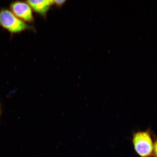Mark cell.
<instances>
[{"mask_svg":"<svg viewBox=\"0 0 157 157\" xmlns=\"http://www.w3.org/2000/svg\"><path fill=\"white\" fill-rule=\"evenodd\" d=\"M10 7L11 12L17 18L28 22L33 21L32 9L28 3L21 1L15 2L11 4Z\"/></svg>","mask_w":157,"mask_h":157,"instance_id":"3","label":"cell"},{"mask_svg":"<svg viewBox=\"0 0 157 157\" xmlns=\"http://www.w3.org/2000/svg\"><path fill=\"white\" fill-rule=\"evenodd\" d=\"M66 1L64 0H56L53 1L54 4H56L57 5L60 6L63 4Z\"/></svg>","mask_w":157,"mask_h":157,"instance_id":"6","label":"cell"},{"mask_svg":"<svg viewBox=\"0 0 157 157\" xmlns=\"http://www.w3.org/2000/svg\"><path fill=\"white\" fill-rule=\"evenodd\" d=\"M153 157H157V138L154 141Z\"/></svg>","mask_w":157,"mask_h":157,"instance_id":"5","label":"cell"},{"mask_svg":"<svg viewBox=\"0 0 157 157\" xmlns=\"http://www.w3.org/2000/svg\"><path fill=\"white\" fill-rule=\"evenodd\" d=\"M0 26L11 33H18L29 28L24 21L17 18L7 9L0 11Z\"/></svg>","mask_w":157,"mask_h":157,"instance_id":"2","label":"cell"},{"mask_svg":"<svg viewBox=\"0 0 157 157\" xmlns=\"http://www.w3.org/2000/svg\"><path fill=\"white\" fill-rule=\"evenodd\" d=\"M132 143L140 157H151L154 152V138L151 131H139L133 133Z\"/></svg>","mask_w":157,"mask_h":157,"instance_id":"1","label":"cell"},{"mask_svg":"<svg viewBox=\"0 0 157 157\" xmlns=\"http://www.w3.org/2000/svg\"><path fill=\"white\" fill-rule=\"evenodd\" d=\"M1 104H0V116H1Z\"/></svg>","mask_w":157,"mask_h":157,"instance_id":"7","label":"cell"},{"mask_svg":"<svg viewBox=\"0 0 157 157\" xmlns=\"http://www.w3.org/2000/svg\"><path fill=\"white\" fill-rule=\"evenodd\" d=\"M31 8L40 14L46 15L51 5L53 4V1L50 0H35L27 1Z\"/></svg>","mask_w":157,"mask_h":157,"instance_id":"4","label":"cell"}]
</instances>
